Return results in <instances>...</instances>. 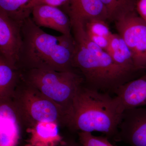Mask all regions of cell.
I'll return each mask as SVG.
<instances>
[{
  "label": "cell",
  "instance_id": "obj_1",
  "mask_svg": "<svg viewBox=\"0 0 146 146\" xmlns=\"http://www.w3.org/2000/svg\"><path fill=\"white\" fill-rule=\"evenodd\" d=\"M23 45L17 67L21 70L42 69L64 72L74 70L73 35L46 33L29 17L22 26Z\"/></svg>",
  "mask_w": 146,
  "mask_h": 146
},
{
  "label": "cell",
  "instance_id": "obj_2",
  "mask_svg": "<svg viewBox=\"0 0 146 146\" xmlns=\"http://www.w3.org/2000/svg\"><path fill=\"white\" fill-rule=\"evenodd\" d=\"M123 112L115 97L83 84L74 98L66 127L78 132L98 131L115 138Z\"/></svg>",
  "mask_w": 146,
  "mask_h": 146
},
{
  "label": "cell",
  "instance_id": "obj_3",
  "mask_svg": "<svg viewBox=\"0 0 146 146\" xmlns=\"http://www.w3.org/2000/svg\"><path fill=\"white\" fill-rule=\"evenodd\" d=\"M72 33L75 41L73 67L80 71L88 86L97 90L115 91L123 84L129 72L114 62L107 52L89 38L82 23L73 21Z\"/></svg>",
  "mask_w": 146,
  "mask_h": 146
},
{
  "label": "cell",
  "instance_id": "obj_4",
  "mask_svg": "<svg viewBox=\"0 0 146 146\" xmlns=\"http://www.w3.org/2000/svg\"><path fill=\"white\" fill-rule=\"evenodd\" d=\"M12 100L24 127L28 130L41 122L67 126L68 116L65 110L22 79Z\"/></svg>",
  "mask_w": 146,
  "mask_h": 146
},
{
  "label": "cell",
  "instance_id": "obj_5",
  "mask_svg": "<svg viewBox=\"0 0 146 146\" xmlns=\"http://www.w3.org/2000/svg\"><path fill=\"white\" fill-rule=\"evenodd\" d=\"M21 79L62 108L68 116L76 94L84 82L82 75L74 70L64 72L36 69L21 70Z\"/></svg>",
  "mask_w": 146,
  "mask_h": 146
},
{
  "label": "cell",
  "instance_id": "obj_6",
  "mask_svg": "<svg viewBox=\"0 0 146 146\" xmlns=\"http://www.w3.org/2000/svg\"><path fill=\"white\" fill-rule=\"evenodd\" d=\"M115 22L118 34L132 53L135 69H146V22L136 11L121 16Z\"/></svg>",
  "mask_w": 146,
  "mask_h": 146
},
{
  "label": "cell",
  "instance_id": "obj_7",
  "mask_svg": "<svg viewBox=\"0 0 146 146\" xmlns=\"http://www.w3.org/2000/svg\"><path fill=\"white\" fill-rule=\"evenodd\" d=\"M23 22L14 20L0 10V56L16 67L23 45Z\"/></svg>",
  "mask_w": 146,
  "mask_h": 146
},
{
  "label": "cell",
  "instance_id": "obj_8",
  "mask_svg": "<svg viewBox=\"0 0 146 146\" xmlns=\"http://www.w3.org/2000/svg\"><path fill=\"white\" fill-rule=\"evenodd\" d=\"M115 138L130 146H146V108L125 110Z\"/></svg>",
  "mask_w": 146,
  "mask_h": 146
},
{
  "label": "cell",
  "instance_id": "obj_9",
  "mask_svg": "<svg viewBox=\"0 0 146 146\" xmlns=\"http://www.w3.org/2000/svg\"><path fill=\"white\" fill-rule=\"evenodd\" d=\"M31 14L33 21L39 27L52 29L64 35H72L70 17L60 8L47 5H39L33 8Z\"/></svg>",
  "mask_w": 146,
  "mask_h": 146
},
{
  "label": "cell",
  "instance_id": "obj_10",
  "mask_svg": "<svg viewBox=\"0 0 146 146\" xmlns=\"http://www.w3.org/2000/svg\"><path fill=\"white\" fill-rule=\"evenodd\" d=\"M1 146H16L24 127L12 99L0 100Z\"/></svg>",
  "mask_w": 146,
  "mask_h": 146
},
{
  "label": "cell",
  "instance_id": "obj_11",
  "mask_svg": "<svg viewBox=\"0 0 146 146\" xmlns=\"http://www.w3.org/2000/svg\"><path fill=\"white\" fill-rule=\"evenodd\" d=\"M115 92V97L123 111L146 106V74L123 84Z\"/></svg>",
  "mask_w": 146,
  "mask_h": 146
},
{
  "label": "cell",
  "instance_id": "obj_12",
  "mask_svg": "<svg viewBox=\"0 0 146 146\" xmlns=\"http://www.w3.org/2000/svg\"><path fill=\"white\" fill-rule=\"evenodd\" d=\"M66 13L71 21L82 23L92 19H108L107 11L100 0H69Z\"/></svg>",
  "mask_w": 146,
  "mask_h": 146
},
{
  "label": "cell",
  "instance_id": "obj_13",
  "mask_svg": "<svg viewBox=\"0 0 146 146\" xmlns=\"http://www.w3.org/2000/svg\"><path fill=\"white\" fill-rule=\"evenodd\" d=\"M21 79V70L0 56V100L13 98Z\"/></svg>",
  "mask_w": 146,
  "mask_h": 146
},
{
  "label": "cell",
  "instance_id": "obj_14",
  "mask_svg": "<svg viewBox=\"0 0 146 146\" xmlns=\"http://www.w3.org/2000/svg\"><path fill=\"white\" fill-rule=\"evenodd\" d=\"M58 124L52 122H41L28 130L30 133L29 144L33 146H56L62 141Z\"/></svg>",
  "mask_w": 146,
  "mask_h": 146
},
{
  "label": "cell",
  "instance_id": "obj_15",
  "mask_svg": "<svg viewBox=\"0 0 146 146\" xmlns=\"http://www.w3.org/2000/svg\"><path fill=\"white\" fill-rule=\"evenodd\" d=\"M116 64L129 73L136 70L133 56L126 43L118 34H112L106 51Z\"/></svg>",
  "mask_w": 146,
  "mask_h": 146
},
{
  "label": "cell",
  "instance_id": "obj_16",
  "mask_svg": "<svg viewBox=\"0 0 146 146\" xmlns=\"http://www.w3.org/2000/svg\"><path fill=\"white\" fill-rule=\"evenodd\" d=\"M35 6V0H0V10L18 21L30 17Z\"/></svg>",
  "mask_w": 146,
  "mask_h": 146
},
{
  "label": "cell",
  "instance_id": "obj_17",
  "mask_svg": "<svg viewBox=\"0 0 146 146\" xmlns=\"http://www.w3.org/2000/svg\"><path fill=\"white\" fill-rule=\"evenodd\" d=\"M107 11L108 20L115 21L124 16L136 12L137 0H100Z\"/></svg>",
  "mask_w": 146,
  "mask_h": 146
},
{
  "label": "cell",
  "instance_id": "obj_18",
  "mask_svg": "<svg viewBox=\"0 0 146 146\" xmlns=\"http://www.w3.org/2000/svg\"><path fill=\"white\" fill-rule=\"evenodd\" d=\"M105 21L100 19H92L82 23L87 33L110 38L112 33Z\"/></svg>",
  "mask_w": 146,
  "mask_h": 146
},
{
  "label": "cell",
  "instance_id": "obj_19",
  "mask_svg": "<svg viewBox=\"0 0 146 146\" xmlns=\"http://www.w3.org/2000/svg\"><path fill=\"white\" fill-rule=\"evenodd\" d=\"M79 142L83 146H114L106 137L95 136L91 133L78 132Z\"/></svg>",
  "mask_w": 146,
  "mask_h": 146
},
{
  "label": "cell",
  "instance_id": "obj_20",
  "mask_svg": "<svg viewBox=\"0 0 146 146\" xmlns=\"http://www.w3.org/2000/svg\"><path fill=\"white\" fill-rule=\"evenodd\" d=\"M69 4V0H35V6L39 5H47L59 8L62 7L66 13L68 10Z\"/></svg>",
  "mask_w": 146,
  "mask_h": 146
},
{
  "label": "cell",
  "instance_id": "obj_21",
  "mask_svg": "<svg viewBox=\"0 0 146 146\" xmlns=\"http://www.w3.org/2000/svg\"><path fill=\"white\" fill-rule=\"evenodd\" d=\"M86 33L91 40L100 48L106 51L109 46L110 38V37L108 38L106 36L96 35L92 33Z\"/></svg>",
  "mask_w": 146,
  "mask_h": 146
},
{
  "label": "cell",
  "instance_id": "obj_22",
  "mask_svg": "<svg viewBox=\"0 0 146 146\" xmlns=\"http://www.w3.org/2000/svg\"><path fill=\"white\" fill-rule=\"evenodd\" d=\"M136 10L138 16L146 22V0H137Z\"/></svg>",
  "mask_w": 146,
  "mask_h": 146
},
{
  "label": "cell",
  "instance_id": "obj_23",
  "mask_svg": "<svg viewBox=\"0 0 146 146\" xmlns=\"http://www.w3.org/2000/svg\"><path fill=\"white\" fill-rule=\"evenodd\" d=\"M56 146H83L79 142H76L72 140H63L60 141Z\"/></svg>",
  "mask_w": 146,
  "mask_h": 146
},
{
  "label": "cell",
  "instance_id": "obj_24",
  "mask_svg": "<svg viewBox=\"0 0 146 146\" xmlns=\"http://www.w3.org/2000/svg\"><path fill=\"white\" fill-rule=\"evenodd\" d=\"M25 146H33L31 145H30V144H27V145H25Z\"/></svg>",
  "mask_w": 146,
  "mask_h": 146
}]
</instances>
